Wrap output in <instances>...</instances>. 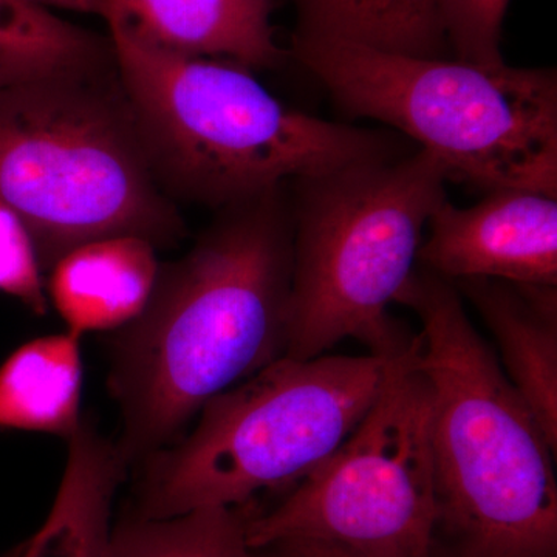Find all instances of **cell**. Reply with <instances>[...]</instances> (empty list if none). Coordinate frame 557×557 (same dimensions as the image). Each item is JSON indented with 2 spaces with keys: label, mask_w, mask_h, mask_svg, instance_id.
I'll return each mask as SVG.
<instances>
[{
  "label": "cell",
  "mask_w": 557,
  "mask_h": 557,
  "mask_svg": "<svg viewBox=\"0 0 557 557\" xmlns=\"http://www.w3.org/2000/svg\"><path fill=\"white\" fill-rule=\"evenodd\" d=\"M256 557H354L343 549L314 541H278L267 547L255 549Z\"/></svg>",
  "instance_id": "ffe728a7"
},
{
  "label": "cell",
  "mask_w": 557,
  "mask_h": 557,
  "mask_svg": "<svg viewBox=\"0 0 557 557\" xmlns=\"http://www.w3.org/2000/svg\"><path fill=\"white\" fill-rule=\"evenodd\" d=\"M395 302L431 388L434 557H557L556 453L456 285L417 265Z\"/></svg>",
  "instance_id": "7a4b0ae2"
},
{
  "label": "cell",
  "mask_w": 557,
  "mask_h": 557,
  "mask_svg": "<svg viewBox=\"0 0 557 557\" xmlns=\"http://www.w3.org/2000/svg\"><path fill=\"white\" fill-rule=\"evenodd\" d=\"M127 471L119 445L89 417L69 438L60 490L22 557H98L110 534L113 497Z\"/></svg>",
  "instance_id": "4fadbf2b"
},
{
  "label": "cell",
  "mask_w": 557,
  "mask_h": 557,
  "mask_svg": "<svg viewBox=\"0 0 557 557\" xmlns=\"http://www.w3.org/2000/svg\"><path fill=\"white\" fill-rule=\"evenodd\" d=\"M292 53L347 115L391 126L449 182L557 197L555 69L482 65L293 35Z\"/></svg>",
  "instance_id": "5b68a950"
},
{
  "label": "cell",
  "mask_w": 557,
  "mask_h": 557,
  "mask_svg": "<svg viewBox=\"0 0 557 557\" xmlns=\"http://www.w3.org/2000/svg\"><path fill=\"white\" fill-rule=\"evenodd\" d=\"M0 201L30 233L42 270L89 242L161 248L185 234L116 69L0 90Z\"/></svg>",
  "instance_id": "277c9868"
},
{
  "label": "cell",
  "mask_w": 557,
  "mask_h": 557,
  "mask_svg": "<svg viewBox=\"0 0 557 557\" xmlns=\"http://www.w3.org/2000/svg\"><path fill=\"white\" fill-rule=\"evenodd\" d=\"M295 35L350 40L392 53L449 58L435 0H293Z\"/></svg>",
  "instance_id": "2e32d148"
},
{
  "label": "cell",
  "mask_w": 557,
  "mask_h": 557,
  "mask_svg": "<svg viewBox=\"0 0 557 557\" xmlns=\"http://www.w3.org/2000/svg\"><path fill=\"white\" fill-rule=\"evenodd\" d=\"M399 355L282 357L212 398L188 438L146 458L143 518L240 507L260 491L288 490L354 432Z\"/></svg>",
  "instance_id": "52a82bcc"
},
{
  "label": "cell",
  "mask_w": 557,
  "mask_h": 557,
  "mask_svg": "<svg viewBox=\"0 0 557 557\" xmlns=\"http://www.w3.org/2000/svg\"><path fill=\"white\" fill-rule=\"evenodd\" d=\"M509 0H435L450 54L471 64H502V27Z\"/></svg>",
  "instance_id": "ac0fdd59"
},
{
  "label": "cell",
  "mask_w": 557,
  "mask_h": 557,
  "mask_svg": "<svg viewBox=\"0 0 557 557\" xmlns=\"http://www.w3.org/2000/svg\"><path fill=\"white\" fill-rule=\"evenodd\" d=\"M38 2L44 3V5L50 7V9H53V5H57L58 0H38Z\"/></svg>",
  "instance_id": "44dd1931"
},
{
  "label": "cell",
  "mask_w": 557,
  "mask_h": 557,
  "mask_svg": "<svg viewBox=\"0 0 557 557\" xmlns=\"http://www.w3.org/2000/svg\"><path fill=\"white\" fill-rule=\"evenodd\" d=\"M431 428V388L413 335L343 445L276 507L249 512V548L300 539L354 557H434Z\"/></svg>",
  "instance_id": "ba28073f"
},
{
  "label": "cell",
  "mask_w": 557,
  "mask_h": 557,
  "mask_svg": "<svg viewBox=\"0 0 557 557\" xmlns=\"http://www.w3.org/2000/svg\"><path fill=\"white\" fill-rule=\"evenodd\" d=\"M448 168L429 150L287 183L293 276L284 357H322L341 341L395 357L412 343L387 313L418 265Z\"/></svg>",
  "instance_id": "8992f818"
},
{
  "label": "cell",
  "mask_w": 557,
  "mask_h": 557,
  "mask_svg": "<svg viewBox=\"0 0 557 557\" xmlns=\"http://www.w3.org/2000/svg\"><path fill=\"white\" fill-rule=\"evenodd\" d=\"M292 276L287 183L218 209L188 255L160 267L145 309L113 341L109 388L127 465L284 357Z\"/></svg>",
  "instance_id": "6da1fadb"
},
{
  "label": "cell",
  "mask_w": 557,
  "mask_h": 557,
  "mask_svg": "<svg viewBox=\"0 0 557 557\" xmlns=\"http://www.w3.org/2000/svg\"><path fill=\"white\" fill-rule=\"evenodd\" d=\"M248 505L166 519L139 516L110 531L98 557H256L247 541Z\"/></svg>",
  "instance_id": "e0dca14e"
},
{
  "label": "cell",
  "mask_w": 557,
  "mask_h": 557,
  "mask_svg": "<svg viewBox=\"0 0 557 557\" xmlns=\"http://www.w3.org/2000/svg\"><path fill=\"white\" fill-rule=\"evenodd\" d=\"M150 164L166 193L220 209L292 180L413 150L384 131L287 108L239 62L194 57L104 16Z\"/></svg>",
  "instance_id": "3957f363"
},
{
  "label": "cell",
  "mask_w": 557,
  "mask_h": 557,
  "mask_svg": "<svg viewBox=\"0 0 557 557\" xmlns=\"http://www.w3.org/2000/svg\"><path fill=\"white\" fill-rule=\"evenodd\" d=\"M156 247L120 236L72 249L51 269L49 293L69 332L121 329L141 313L159 274Z\"/></svg>",
  "instance_id": "7c38bea8"
},
{
  "label": "cell",
  "mask_w": 557,
  "mask_h": 557,
  "mask_svg": "<svg viewBox=\"0 0 557 557\" xmlns=\"http://www.w3.org/2000/svg\"><path fill=\"white\" fill-rule=\"evenodd\" d=\"M0 292L20 299L36 314H46L42 269L22 220L0 201Z\"/></svg>",
  "instance_id": "d6986e66"
},
{
  "label": "cell",
  "mask_w": 557,
  "mask_h": 557,
  "mask_svg": "<svg viewBox=\"0 0 557 557\" xmlns=\"http://www.w3.org/2000/svg\"><path fill=\"white\" fill-rule=\"evenodd\" d=\"M453 284L493 333L505 375L557 454V285L486 277Z\"/></svg>",
  "instance_id": "30bf717a"
},
{
  "label": "cell",
  "mask_w": 557,
  "mask_h": 557,
  "mask_svg": "<svg viewBox=\"0 0 557 557\" xmlns=\"http://www.w3.org/2000/svg\"><path fill=\"white\" fill-rule=\"evenodd\" d=\"M75 11L121 17L166 49L251 70L273 67L282 57L273 0H78Z\"/></svg>",
  "instance_id": "8fae6325"
},
{
  "label": "cell",
  "mask_w": 557,
  "mask_h": 557,
  "mask_svg": "<svg viewBox=\"0 0 557 557\" xmlns=\"http://www.w3.org/2000/svg\"><path fill=\"white\" fill-rule=\"evenodd\" d=\"M79 335L42 336L0 368V426L70 438L81 423Z\"/></svg>",
  "instance_id": "5bb4252c"
},
{
  "label": "cell",
  "mask_w": 557,
  "mask_h": 557,
  "mask_svg": "<svg viewBox=\"0 0 557 557\" xmlns=\"http://www.w3.org/2000/svg\"><path fill=\"white\" fill-rule=\"evenodd\" d=\"M115 69L109 35L79 27L38 0H0V90Z\"/></svg>",
  "instance_id": "9a60e30c"
},
{
  "label": "cell",
  "mask_w": 557,
  "mask_h": 557,
  "mask_svg": "<svg viewBox=\"0 0 557 557\" xmlns=\"http://www.w3.org/2000/svg\"><path fill=\"white\" fill-rule=\"evenodd\" d=\"M428 228L418 267L440 277L557 285V197L498 189L474 207L445 200Z\"/></svg>",
  "instance_id": "9c48e42d"
}]
</instances>
